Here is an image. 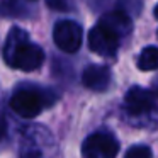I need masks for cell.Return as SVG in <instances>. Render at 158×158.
Masks as SVG:
<instances>
[{"instance_id":"1","label":"cell","mask_w":158,"mask_h":158,"mask_svg":"<svg viewBox=\"0 0 158 158\" xmlns=\"http://www.w3.org/2000/svg\"><path fill=\"white\" fill-rule=\"evenodd\" d=\"M4 58L14 68L22 72H32L39 68L44 60V53L38 44L27 41V32L14 27L9 32L7 43L4 48Z\"/></svg>"},{"instance_id":"2","label":"cell","mask_w":158,"mask_h":158,"mask_svg":"<svg viewBox=\"0 0 158 158\" xmlns=\"http://www.w3.org/2000/svg\"><path fill=\"white\" fill-rule=\"evenodd\" d=\"M53 41L61 51L77 53L83 41V31L73 21H60L53 27Z\"/></svg>"},{"instance_id":"3","label":"cell","mask_w":158,"mask_h":158,"mask_svg":"<svg viewBox=\"0 0 158 158\" xmlns=\"http://www.w3.org/2000/svg\"><path fill=\"white\" fill-rule=\"evenodd\" d=\"M119 153V143L112 134L94 133L83 141L82 155L89 158H114Z\"/></svg>"},{"instance_id":"4","label":"cell","mask_w":158,"mask_h":158,"mask_svg":"<svg viewBox=\"0 0 158 158\" xmlns=\"http://www.w3.org/2000/svg\"><path fill=\"white\" fill-rule=\"evenodd\" d=\"M121 36L116 34L112 29L99 22L89 31V46L95 55L100 56H114L119 48Z\"/></svg>"},{"instance_id":"5","label":"cell","mask_w":158,"mask_h":158,"mask_svg":"<svg viewBox=\"0 0 158 158\" xmlns=\"http://www.w3.org/2000/svg\"><path fill=\"white\" fill-rule=\"evenodd\" d=\"M43 99L34 90H17L10 99V107L15 114L26 119H32L43 110Z\"/></svg>"},{"instance_id":"6","label":"cell","mask_w":158,"mask_h":158,"mask_svg":"<svg viewBox=\"0 0 158 158\" xmlns=\"http://www.w3.org/2000/svg\"><path fill=\"white\" fill-rule=\"evenodd\" d=\"M124 106L131 116H144L155 109V97L141 87H133L124 97Z\"/></svg>"},{"instance_id":"7","label":"cell","mask_w":158,"mask_h":158,"mask_svg":"<svg viewBox=\"0 0 158 158\" xmlns=\"http://www.w3.org/2000/svg\"><path fill=\"white\" fill-rule=\"evenodd\" d=\"M82 82L87 89L95 90V92H104L110 85V70L102 65H90L83 72Z\"/></svg>"},{"instance_id":"8","label":"cell","mask_w":158,"mask_h":158,"mask_svg":"<svg viewBox=\"0 0 158 158\" xmlns=\"http://www.w3.org/2000/svg\"><path fill=\"white\" fill-rule=\"evenodd\" d=\"M104 26H107L109 29H112L116 34H119L121 38L126 34H129L131 29H133V24H131V19L129 15L126 14L124 10H112V12H107L100 17V21Z\"/></svg>"},{"instance_id":"9","label":"cell","mask_w":158,"mask_h":158,"mask_svg":"<svg viewBox=\"0 0 158 158\" xmlns=\"http://www.w3.org/2000/svg\"><path fill=\"white\" fill-rule=\"evenodd\" d=\"M138 68L143 72H151L158 70V48L156 46H148L141 51L138 58Z\"/></svg>"},{"instance_id":"10","label":"cell","mask_w":158,"mask_h":158,"mask_svg":"<svg viewBox=\"0 0 158 158\" xmlns=\"http://www.w3.org/2000/svg\"><path fill=\"white\" fill-rule=\"evenodd\" d=\"M151 156V150L148 146L143 144H136V146L129 148L126 151V158H150Z\"/></svg>"},{"instance_id":"11","label":"cell","mask_w":158,"mask_h":158,"mask_svg":"<svg viewBox=\"0 0 158 158\" xmlns=\"http://www.w3.org/2000/svg\"><path fill=\"white\" fill-rule=\"evenodd\" d=\"M48 5L53 9V10H68V4H66V0H48Z\"/></svg>"},{"instance_id":"12","label":"cell","mask_w":158,"mask_h":158,"mask_svg":"<svg viewBox=\"0 0 158 158\" xmlns=\"http://www.w3.org/2000/svg\"><path fill=\"white\" fill-rule=\"evenodd\" d=\"M155 17L158 19V5H156V7H155Z\"/></svg>"},{"instance_id":"13","label":"cell","mask_w":158,"mask_h":158,"mask_svg":"<svg viewBox=\"0 0 158 158\" xmlns=\"http://www.w3.org/2000/svg\"><path fill=\"white\" fill-rule=\"evenodd\" d=\"M0 136H2V124H0Z\"/></svg>"}]
</instances>
